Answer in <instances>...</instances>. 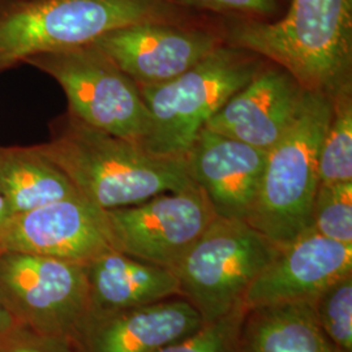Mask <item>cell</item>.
<instances>
[{
	"label": "cell",
	"instance_id": "cell-13",
	"mask_svg": "<svg viewBox=\"0 0 352 352\" xmlns=\"http://www.w3.org/2000/svg\"><path fill=\"white\" fill-rule=\"evenodd\" d=\"M305 91L285 68L263 65L204 128L269 151L294 126Z\"/></svg>",
	"mask_w": 352,
	"mask_h": 352
},
{
	"label": "cell",
	"instance_id": "cell-17",
	"mask_svg": "<svg viewBox=\"0 0 352 352\" xmlns=\"http://www.w3.org/2000/svg\"><path fill=\"white\" fill-rule=\"evenodd\" d=\"M239 352H342L317 324L309 302L247 309Z\"/></svg>",
	"mask_w": 352,
	"mask_h": 352
},
{
	"label": "cell",
	"instance_id": "cell-14",
	"mask_svg": "<svg viewBox=\"0 0 352 352\" xmlns=\"http://www.w3.org/2000/svg\"><path fill=\"white\" fill-rule=\"evenodd\" d=\"M269 151L202 128L186 154L193 182L217 217L247 221Z\"/></svg>",
	"mask_w": 352,
	"mask_h": 352
},
{
	"label": "cell",
	"instance_id": "cell-3",
	"mask_svg": "<svg viewBox=\"0 0 352 352\" xmlns=\"http://www.w3.org/2000/svg\"><path fill=\"white\" fill-rule=\"evenodd\" d=\"M331 113L333 98L305 91L294 126L269 151L247 222L277 247L311 230L318 187V157Z\"/></svg>",
	"mask_w": 352,
	"mask_h": 352
},
{
	"label": "cell",
	"instance_id": "cell-6",
	"mask_svg": "<svg viewBox=\"0 0 352 352\" xmlns=\"http://www.w3.org/2000/svg\"><path fill=\"white\" fill-rule=\"evenodd\" d=\"M278 251L247 221L215 217L171 272L180 296L208 324L244 305L252 282Z\"/></svg>",
	"mask_w": 352,
	"mask_h": 352
},
{
	"label": "cell",
	"instance_id": "cell-12",
	"mask_svg": "<svg viewBox=\"0 0 352 352\" xmlns=\"http://www.w3.org/2000/svg\"><path fill=\"white\" fill-rule=\"evenodd\" d=\"M352 274V244L308 230L279 247L276 257L252 282L247 309L289 302H311L337 279Z\"/></svg>",
	"mask_w": 352,
	"mask_h": 352
},
{
	"label": "cell",
	"instance_id": "cell-2",
	"mask_svg": "<svg viewBox=\"0 0 352 352\" xmlns=\"http://www.w3.org/2000/svg\"><path fill=\"white\" fill-rule=\"evenodd\" d=\"M34 148L71 180L80 196L102 210L196 186L186 158L153 154L139 142L94 129L74 116L50 142Z\"/></svg>",
	"mask_w": 352,
	"mask_h": 352
},
{
	"label": "cell",
	"instance_id": "cell-4",
	"mask_svg": "<svg viewBox=\"0 0 352 352\" xmlns=\"http://www.w3.org/2000/svg\"><path fill=\"white\" fill-rule=\"evenodd\" d=\"M170 0H33L0 16V71L38 54L85 46L145 21H177Z\"/></svg>",
	"mask_w": 352,
	"mask_h": 352
},
{
	"label": "cell",
	"instance_id": "cell-23",
	"mask_svg": "<svg viewBox=\"0 0 352 352\" xmlns=\"http://www.w3.org/2000/svg\"><path fill=\"white\" fill-rule=\"evenodd\" d=\"M175 6H184L209 12L234 16L235 19L272 23L280 19L289 0H170Z\"/></svg>",
	"mask_w": 352,
	"mask_h": 352
},
{
	"label": "cell",
	"instance_id": "cell-11",
	"mask_svg": "<svg viewBox=\"0 0 352 352\" xmlns=\"http://www.w3.org/2000/svg\"><path fill=\"white\" fill-rule=\"evenodd\" d=\"M138 87L174 80L223 45L202 29L171 21H145L115 29L91 42Z\"/></svg>",
	"mask_w": 352,
	"mask_h": 352
},
{
	"label": "cell",
	"instance_id": "cell-16",
	"mask_svg": "<svg viewBox=\"0 0 352 352\" xmlns=\"http://www.w3.org/2000/svg\"><path fill=\"white\" fill-rule=\"evenodd\" d=\"M85 266L90 315H102L180 296L175 274L119 251L106 252Z\"/></svg>",
	"mask_w": 352,
	"mask_h": 352
},
{
	"label": "cell",
	"instance_id": "cell-25",
	"mask_svg": "<svg viewBox=\"0 0 352 352\" xmlns=\"http://www.w3.org/2000/svg\"><path fill=\"white\" fill-rule=\"evenodd\" d=\"M17 325V322L12 318V316L10 315L4 307L0 302V340L12 330L13 327Z\"/></svg>",
	"mask_w": 352,
	"mask_h": 352
},
{
	"label": "cell",
	"instance_id": "cell-24",
	"mask_svg": "<svg viewBox=\"0 0 352 352\" xmlns=\"http://www.w3.org/2000/svg\"><path fill=\"white\" fill-rule=\"evenodd\" d=\"M0 352H80L75 340L16 325L0 340Z\"/></svg>",
	"mask_w": 352,
	"mask_h": 352
},
{
	"label": "cell",
	"instance_id": "cell-1",
	"mask_svg": "<svg viewBox=\"0 0 352 352\" xmlns=\"http://www.w3.org/2000/svg\"><path fill=\"white\" fill-rule=\"evenodd\" d=\"M227 41L285 68L307 91L352 90V0H289L276 21L234 19Z\"/></svg>",
	"mask_w": 352,
	"mask_h": 352
},
{
	"label": "cell",
	"instance_id": "cell-22",
	"mask_svg": "<svg viewBox=\"0 0 352 352\" xmlns=\"http://www.w3.org/2000/svg\"><path fill=\"white\" fill-rule=\"evenodd\" d=\"M245 314V305H239L228 315L205 324L196 333L155 352H239Z\"/></svg>",
	"mask_w": 352,
	"mask_h": 352
},
{
	"label": "cell",
	"instance_id": "cell-10",
	"mask_svg": "<svg viewBox=\"0 0 352 352\" xmlns=\"http://www.w3.org/2000/svg\"><path fill=\"white\" fill-rule=\"evenodd\" d=\"M116 251L104 210L82 196L13 214L0 232V252L47 256L85 265Z\"/></svg>",
	"mask_w": 352,
	"mask_h": 352
},
{
	"label": "cell",
	"instance_id": "cell-26",
	"mask_svg": "<svg viewBox=\"0 0 352 352\" xmlns=\"http://www.w3.org/2000/svg\"><path fill=\"white\" fill-rule=\"evenodd\" d=\"M12 215L13 214L11 213V210L8 209L7 204L0 197V232H1V230L4 228V226L7 225V222L10 221V218H11Z\"/></svg>",
	"mask_w": 352,
	"mask_h": 352
},
{
	"label": "cell",
	"instance_id": "cell-19",
	"mask_svg": "<svg viewBox=\"0 0 352 352\" xmlns=\"http://www.w3.org/2000/svg\"><path fill=\"white\" fill-rule=\"evenodd\" d=\"M352 182V90L333 98V113L318 157V184Z\"/></svg>",
	"mask_w": 352,
	"mask_h": 352
},
{
	"label": "cell",
	"instance_id": "cell-8",
	"mask_svg": "<svg viewBox=\"0 0 352 352\" xmlns=\"http://www.w3.org/2000/svg\"><path fill=\"white\" fill-rule=\"evenodd\" d=\"M0 302L17 325L76 340L90 314L85 266L0 252Z\"/></svg>",
	"mask_w": 352,
	"mask_h": 352
},
{
	"label": "cell",
	"instance_id": "cell-9",
	"mask_svg": "<svg viewBox=\"0 0 352 352\" xmlns=\"http://www.w3.org/2000/svg\"><path fill=\"white\" fill-rule=\"evenodd\" d=\"M104 214L116 251L170 270L217 217L197 184Z\"/></svg>",
	"mask_w": 352,
	"mask_h": 352
},
{
	"label": "cell",
	"instance_id": "cell-7",
	"mask_svg": "<svg viewBox=\"0 0 352 352\" xmlns=\"http://www.w3.org/2000/svg\"><path fill=\"white\" fill-rule=\"evenodd\" d=\"M25 62L59 82L77 120L139 144L146 138L151 118L139 87L91 43L38 54Z\"/></svg>",
	"mask_w": 352,
	"mask_h": 352
},
{
	"label": "cell",
	"instance_id": "cell-5",
	"mask_svg": "<svg viewBox=\"0 0 352 352\" xmlns=\"http://www.w3.org/2000/svg\"><path fill=\"white\" fill-rule=\"evenodd\" d=\"M251 51L221 45L184 74L139 87L151 126L142 146L162 157L184 158L206 122L261 69Z\"/></svg>",
	"mask_w": 352,
	"mask_h": 352
},
{
	"label": "cell",
	"instance_id": "cell-21",
	"mask_svg": "<svg viewBox=\"0 0 352 352\" xmlns=\"http://www.w3.org/2000/svg\"><path fill=\"white\" fill-rule=\"evenodd\" d=\"M311 230L329 239L352 244V182L318 184Z\"/></svg>",
	"mask_w": 352,
	"mask_h": 352
},
{
	"label": "cell",
	"instance_id": "cell-18",
	"mask_svg": "<svg viewBox=\"0 0 352 352\" xmlns=\"http://www.w3.org/2000/svg\"><path fill=\"white\" fill-rule=\"evenodd\" d=\"M80 196L63 173L36 148L0 146V197L12 214Z\"/></svg>",
	"mask_w": 352,
	"mask_h": 352
},
{
	"label": "cell",
	"instance_id": "cell-20",
	"mask_svg": "<svg viewBox=\"0 0 352 352\" xmlns=\"http://www.w3.org/2000/svg\"><path fill=\"white\" fill-rule=\"evenodd\" d=\"M317 324L342 352H352V274L337 279L309 302Z\"/></svg>",
	"mask_w": 352,
	"mask_h": 352
},
{
	"label": "cell",
	"instance_id": "cell-15",
	"mask_svg": "<svg viewBox=\"0 0 352 352\" xmlns=\"http://www.w3.org/2000/svg\"><path fill=\"white\" fill-rule=\"evenodd\" d=\"M205 325L197 309L184 298L90 315L80 329V352H155L183 340Z\"/></svg>",
	"mask_w": 352,
	"mask_h": 352
}]
</instances>
